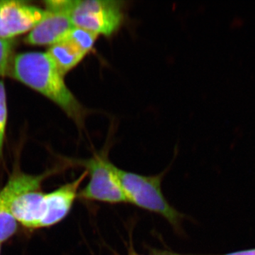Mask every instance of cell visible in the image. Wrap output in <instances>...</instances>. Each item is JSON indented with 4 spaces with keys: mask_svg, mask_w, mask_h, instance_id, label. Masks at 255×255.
Returning a JSON list of instances; mask_svg holds the SVG:
<instances>
[{
    "mask_svg": "<svg viewBox=\"0 0 255 255\" xmlns=\"http://www.w3.org/2000/svg\"><path fill=\"white\" fill-rule=\"evenodd\" d=\"M9 74L56 104L79 128L84 127L87 110L69 90L63 75L48 53L28 52L16 55Z\"/></svg>",
    "mask_w": 255,
    "mask_h": 255,
    "instance_id": "6da1fadb",
    "label": "cell"
},
{
    "mask_svg": "<svg viewBox=\"0 0 255 255\" xmlns=\"http://www.w3.org/2000/svg\"><path fill=\"white\" fill-rule=\"evenodd\" d=\"M112 171L128 202L162 216L174 227L179 226L181 214L169 205L161 189L162 176H144L127 172L112 164Z\"/></svg>",
    "mask_w": 255,
    "mask_h": 255,
    "instance_id": "7a4b0ae2",
    "label": "cell"
},
{
    "mask_svg": "<svg viewBox=\"0 0 255 255\" xmlns=\"http://www.w3.org/2000/svg\"><path fill=\"white\" fill-rule=\"evenodd\" d=\"M124 4L116 0H71L67 14L75 27L109 37L123 23Z\"/></svg>",
    "mask_w": 255,
    "mask_h": 255,
    "instance_id": "3957f363",
    "label": "cell"
},
{
    "mask_svg": "<svg viewBox=\"0 0 255 255\" xmlns=\"http://www.w3.org/2000/svg\"><path fill=\"white\" fill-rule=\"evenodd\" d=\"M81 164L90 174V179L86 187L79 191L78 197L109 204L128 203L114 176L112 163L108 159L97 155L83 161Z\"/></svg>",
    "mask_w": 255,
    "mask_h": 255,
    "instance_id": "277c9868",
    "label": "cell"
},
{
    "mask_svg": "<svg viewBox=\"0 0 255 255\" xmlns=\"http://www.w3.org/2000/svg\"><path fill=\"white\" fill-rule=\"evenodd\" d=\"M47 11L21 1H1L0 28L2 38H11L31 31L46 16Z\"/></svg>",
    "mask_w": 255,
    "mask_h": 255,
    "instance_id": "5b68a950",
    "label": "cell"
},
{
    "mask_svg": "<svg viewBox=\"0 0 255 255\" xmlns=\"http://www.w3.org/2000/svg\"><path fill=\"white\" fill-rule=\"evenodd\" d=\"M87 176L88 172L85 170L73 182L67 183L55 191L45 194L44 218L41 228L54 226L68 216L75 199L78 197L80 185Z\"/></svg>",
    "mask_w": 255,
    "mask_h": 255,
    "instance_id": "8992f818",
    "label": "cell"
},
{
    "mask_svg": "<svg viewBox=\"0 0 255 255\" xmlns=\"http://www.w3.org/2000/svg\"><path fill=\"white\" fill-rule=\"evenodd\" d=\"M74 27L68 15L47 11L46 16L30 31L24 42L33 46H52L65 39Z\"/></svg>",
    "mask_w": 255,
    "mask_h": 255,
    "instance_id": "52a82bcc",
    "label": "cell"
},
{
    "mask_svg": "<svg viewBox=\"0 0 255 255\" xmlns=\"http://www.w3.org/2000/svg\"><path fill=\"white\" fill-rule=\"evenodd\" d=\"M47 53L50 55L58 71L63 76L76 67L87 55L68 37L50 46Z\"/></svg>",
    "mask_w": 255,
    "mask_h": 255,
    "instance_id": "ba28073f",
    "label": "cell"
},
{
    "mask_svg": "<svg viewBox=\"0 0 255 255\" xmlns=\"http://www.w3.org/2000/svg\"><path fill=\"white\" fill-rule=\"evenodd\" d=\"M0 191V243L8 241L16 233L18 223L14 219L6 194Z\"/></svg>",
    "mask_w": 255,
    "mask_h": 255,
    "instance_id": "9c48e42d",
    "label": "cell"
},
{
    "mask_svg": "<svg viewBox=\"0 0 255 255\" xmlns=\"http://www.w3.org/2000/svg\"><path fill=\"white\" fill-rule=\"evenodd\" d=\"M98 36L91 31L74 27L67 37L88 54L95 46Z\"/></svg>",
    "mask_w": 255,
    "mask_h": 255,
    "instance_id": "30bf717a",
    "label": "cell"
},
{
    "mask_svg": "<svg viewBox=\"0 0 255 255\" xmlns=\"http://www.w3.org/2000/svg\"><path fill=\"white\" fill-rule=\"evenodd\" d=\"M14 43L11 38L0 37V76L9 74L12 63Z\"/></svg>",
    "mask_w": 255,
    "mask_h": 255,
    "instance_id": "8fae6325",
    "label": "cell"
},
{
    "mask_svg": "<svg viewBox=\"0 0 255 255\" xmlns=\"http://www.w3.org/2000/svg\"><path fill=\"white\" fill-rule=\"evenodd\" d=\"M6 120H7V108H6V91H5L4 82L0 80V159L3 155Z\"/></svg>",
    "mask_w": 255,
    "mask_h": 255,
    "instance_id": "7c38bea8",
    "label": "cell"
},
{
    "mask_svg": "<svg viewBox=\"0 0 255 255\" xmlns=\"http://www.w3.org/2000/svg\"><path fill=\"white\" fill-rule=\"evenodd\" d=\"M225 255H255V249L250 250V251L237 252V253H231Z\"/></svg>",
    "mask_w": 255,
    "mask_h": 255,
    "instance_id": "4fadbf2b",
    "label": "cell"
},
{
    "mask_svg": "<svg viewBox=\"0 0 255 255\" xmlns=\"http://www.w3.org/2000/svg\"><path fill=\"white\" fill-rule=\"evenodd\" d=\"M128 255H141L137 254V253H135V251H130V253H129V254Z\"/></svg>",
    "mask_w": 255,
    "mask_h": 255,
    "instance_id": "5bb4252c",
    "label": "cell"
},
{
    "mask_svg": "<svg viewBox=\"0 0 255 255\" xmlns=\"http://www.w3.org/2000/svg\"><path fill=\"white\" fill-rule=\"evenodd\" d=\"M0 7H1V1H0ZM0 37L2 38V33H1V28H0Z\"/></svg>",
    "mask_w": 255,
    "mask_h": 255,
    "instance_id": "9a60e30c",
    "label": "cell"
},
{
    "mask_svg": "<svg viewBox=\"0 0 255 255\" xmlns=\"http://www.w3.org/2000/svg\"><path fill=\"white\" fill-rule=\"evenodd\" d=\"M0 255H1V243H0Z\"/></svg>",
    "mask_w": 255,
    "mask_h": 255,
    "instance_id": "2e32d148",
    "label": "cell"
}]
</instances>
